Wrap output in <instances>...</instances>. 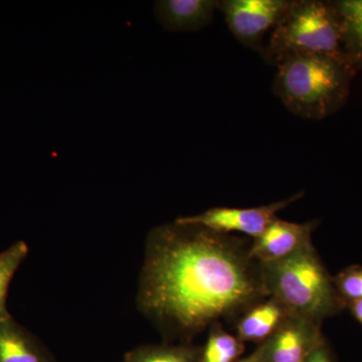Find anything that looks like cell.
<instances>
[{
    "label": "cell",
    "mask_w": 362,
    "mask_h": 362,
    "mask_svg": "<svg viewBox=\"0 0 362 362\" xmlns=\"http://www.w3.org/2000/svg\"><path fill=\"white\" fill-rule=\"evenodd\" d=\"M310 54L347 57L341 16L334 1L291 0L262 57L278 66L288 59Z\"/></svg>",
    "instance_id": "277c9868"
},
{
    "label": "cell",
    "mask_w": 362,
    "mask_h": 362,
    "mask_svg": "<svg viewBox=\"0 0 362 362\" xmlns=\"http://www.w3.org/2000/svg\"><path fill=\"white\" fill-rule=\"evenodd\" d=\"M358 71L344 56L296 57L277 66L273 92L294 115L322 120L347 103Z\"/></svg>",
    "instance_id": "7a4b0ae2"
},
{
    "label": "cell",
    "mask_w": 362,
    "mask_h": 362,
    "mask_svg": "<svg viewBox=\"0 0 362 362\" xmlns=\"http://www.w3.org/2000/svg\"><path fill=\"white\" fill-rule=\"evenodd\" d=\"M263 268L269 294L291 315L322 325L325 319L346 309L313 244Z\"/></svg>",
    "instance_id": "3957f363"
},
{
    "label": "cell",
    "mask_w": 362,
    "mask_h": 362,
    "mask_svg": "<svg viewBox=\"0 0 362 362\" xmlns=\"http://www.w3.org/2000/svg\"><path fill=\"white\" fill-rule=\"evenodd\" d=\"M0 362H56L49 350L11 316L0 321Z\"/></svg>",
    "instance_id": "8fae6325"
},
{
    "label": "cell",
    "mask_w": 362,
    "mask_h": 362,
    "mask_svg": "<svg viewBox=\"0 0 362 362\" xmlns=\"http://www.w3.org/2000/svg\"><path fill=\"white\" fill-rule=\"evenodd\" d=\"M318 225V221L299 223L276 218L259 237L252 240V257L262 265L289 258L313 244L312 233Z\"/></svg>",
    "instance_id": "ba28073f"
},
{
    "label": "cell",
    "mask_w": 362,
    "mask_h": 362,
    "mask_svg": "<svg viewBox=\"0 0 362 362\" xmlns=\"http://www.w3.org/2000/svg\"><path fill=\"white\" fill-rule=\"evenodd\" d=\"M291 0H221L218 11L233 35L243 45L263 56V39L278 25Z\"/></svg>",
    "instance_id": "5b68a950"
},
{
    "label": "cell",
    "mask_w": 362,
    "mask_h": 362,
    "mask_svg": "<svg viewBox=\"0 0 362 362\" xmlns=\"http://www.w3.org/2000/svg\"><path fill=\"white\" fill-rule=\"evenodd\" d=\"M335 287L345 305L362 300V266L350 265L333 277Z\"/></svg>",
    "instance_id": "2e32d148"
},
{
    "label": "cell",
    "mask_w": 362,
    "mask_h": 362,
    "mask_svg": "<svg viewBox=\"0 0 362 362\" xmlns=\"http://www.w3.org/2000/svg\"><path fill=\"white\" fill-rule=\"evenodd\" d=\"M305 192L298 194L267 206L237 209V207H213L194 216H181L189 223L206 226L214 232L240 233L249 239L255 240L263 233L267 226L278 218L277 214L286 207L299 201Z\"/></svg>",
    "instance_id": "8992f818"
},
{
    "label": "cell",
    "mask_w": 362,
    "mask_h": 362,
    "mask_svg": "<svg viewBox=\"0 0 362 362\" xmlns=\"http://www.w3.org/2000/svg\"><path fill=\"white\" fill-rule=\"evenodd\" d=\"M252 240L182 218L150 230L138 282V309L166 342L192 343L216 323L235 324L270 296Z\"/></svg>",
    "instance_id": "6da1fadb"
},
{
    "label": "cell",
    "mask_w": 362,
    "mask_h": 362,
    "mask_svg": "<svg viewBox=\"0 0 362 362\" xmlns=\"http://www.w3.org/2000/svg\"><path fill=\"white\" fill-rule=\"evenodd\" d=\"M245 351V342L228 332L223 323L209 328V335L201 346V362H237Z\"/></svg>",
    "instance_id": "5bb4252c"
},
{
    "label": "cell",
    "mask_w": 362,
    "mask_h": 362,
    "mask_svg": "<svg viewBox=\"0 0 362 362\" xmlns=\"http://www.w3.org/2000/svg\"><path fill=\"white\" fill-rule=\"evenodd\" d=\"M346 309H349L350 314L362 325V300L350 302L346 305Z\"/></svg>",
    "instance_id": "ac0fdd59"
},
{
    "label": "cell",
    "mask_w": 362,
    "mask_h": 362,
    "mask_svg": "<svg viewBox=\"0 0 362 362\" xmlns=\"http://www.w3.org/2000/svg\"><path fill=\"white\" fill-rule=\"evenodd\" d=\"M122 362H201V346L170 342L141 345L128 351Z\"/></svg>",
    "instance_id": "7c38bea8"
},
{
    "label": "cell",
    "mask_w": 362,
    "mask_h": 362,
    "mask_svg": "<svg viewBox=\"0 0 362 362\" xmlns=\"http://www.w3.org/2000/svg\"><path fill=\"white\" fill-rule=\"evenodd\" d=\"M341 16L345 54L362 70V0L334 1Z\"/></svg>",
    "instance_id": "4fadbf2b"
},
{
    "label": "cell",
    "mask_w": 362,
    "mask_h": 362,
    "mask_svg": "<svg viewBox=\"0 0 362 362\" xmlns=\"http://www.w3.org/2000/svg\"><path fill=\"white\" fill-rule=\"evenodd\" d=\"M305 362H335L328 342L325 340L322 344L319 345L311 352L310 356L307 357Z\"/></svg>",
    "instance_id": "e0dca14e"
},
{
    "label": "cell",
    "mask_w": 362,
    "mask_h": 362,
    "mask_svg": "<svg viewBox=\"0 0 362 362\" xmlns=\"http://www.w3.org/2000/svg\"><path fill=\"white\" fill-rule=\"evenodd\" d=\"M322 325L290 315L265 342L258 345L264 362H305L325 341Z\"/></svg>",
    "instance_id": "52a82bcc"
},
{
    "label": "cell",
    "mask_w": 362,
    "mask_h": 362,
    "mask_svg": "<svg viewBox=\"0 0 362 362\" xmlns=\"http://www.w3.org/2000/svg\"><path fill=\"white\" fill-rule=\"evenodd\" d=\"M218 0H159L154 6L157 21L173 32H195L213 21Z\"/></svg>",
    "instance_id": "9c48e42d"
},
{
    "label": "cell",
    "mask_w": 362,
    "mask_h": 362,
    "mask_svg": "<svg viewBox=\"0 0 362 362\" xmlns=\"http://www.w3.org/2000/svg\"><path fill=\"white\" fill-rule=\"evenodd\" d=\"M237 362H264L263 358H262L261 354H259V350L258 349V347H257V349L255 350L252 354H250V356H247L246 357H242V358L240 359V361H238Z\"/></svg>",
    "instance_id": "d6986e66"
},
{
    "label": "cell",
    "mask_w": 362,
    "mask_h": 362,
    "mask_svg": "<svg viewBox=\"0 0 362 362\" xmlns=\"http://www.w3.org/2000/svg\"><path fill=\"white\" fill-rule=\"evenodd\" d=\"M28 254V246L23 240L14 243L0 252V321L11 317L7 310V293L9 286Z\"/></svg>",
    "instance_id": "9a60e30c"
},
{
    "label": "cell",
    "mask_w": 362,
    "mask_h": 362,
    "mask_svg": "<svg viewBox=\"0 0 362 362\" xmlns=\"http://www.w3.org/2000/svg\"><path fill=\"white\" fill-rule=\"evenodd\" d=\"M291 315L275 298L269 296L245 312L235 324V335L243 342L261 345Z\"/></svg>",
    "instance_id": "30bf717a"
}]
</instances>
